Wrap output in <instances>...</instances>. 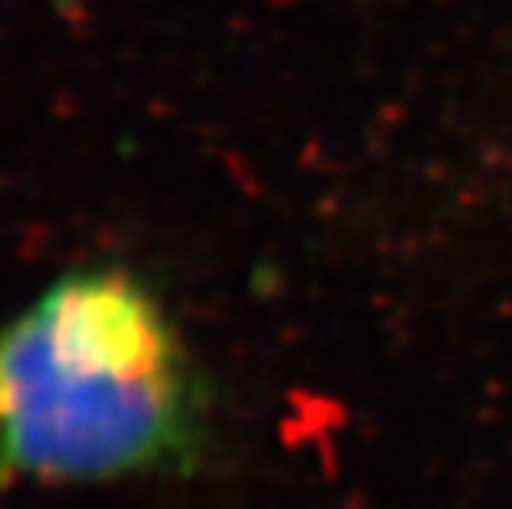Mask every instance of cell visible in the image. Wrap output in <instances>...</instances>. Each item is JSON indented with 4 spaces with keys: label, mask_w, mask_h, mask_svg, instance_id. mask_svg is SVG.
Wrapping results in <instances>:
<instances>
[{
    "label": "cell",
    "mask_w": 512,
    "mask_h": 509,
    "mask_svg": "<svg viewBox=\"0 0 512 509\" xmlns=\"http://www.w3.org/2000/svg\"><path fill=\"white\" fill-rule=\"evenodd\" d=\"M195 427L176 328L123 268L70 272L0 324V476L152 473L189 453Z\"/></svg>",
    "instance_id": "obj_1"
}]
</instances>
